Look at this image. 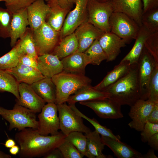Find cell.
<instances>
[{
	"label": "cell",
	"instance_id": "38",
	"mask_svg": "<svg viewBox=\"0 0 158 158\" xmlns=\"http://www.w3.org/2000/svg\"><path fill=\"white\" fill-rule=\"evenodd\" d=\"M13 13L6 8L0 7V37L10 38Z\"/></svg>",
	"mask_w": 158,
	"mask_h": 158
},
{
	"label": "cell",
	"instance_id": "39",
	"mask_svg": "<svg viewBox=\"0 0 158 158\" xmlns=\"http://www.w3.org/2000/svg\"><path fill=\"white\" fill-rule=\"evenodd\" d=\"M147 98V99L158 102V66L156 67L149 81Z\"/></svg>",
	"mask_w": 158,
	"mask_h": 158
},
{
	"label": "cell",
	"instance_id": "35",
	"mask_svg": "<svg viewBox=\"0 0 158 158\" xmlns=\"http://www.w3.org/2000/svg\"><path fill=\"white\" fill-rule=\"evenodd\" d=\"M69 105L76 114L91 124L95 128V130L101 136H107L115 140H120L121 137L119 135H114L111 130L101 125L94 118H90L85 116L76 108L75 104Z\"/></svg>",
	"mask_w": 158,
	"mask_h": 158
},
{
	"label": "cell",
	"instance_id": "31",
	"mask_svg": "<svg viewBox=\"0 0 158 158\" xmlns=\"http://www.w3.org/2000/svg\"><path fill=\"white\" fill-rule=\"evenodd\" d=\"M19 51L21 54H26L37 59L38 55L34 41L32 32L30 28L23 36L17 41Z\"/></svg>",
	"mask_w": 158,
	"mask_h": 158
},
{
	"label": "cell",
	"instance_id": "29",
	"mask_svg": "<svg viewBox=\"0 0 158 158\" xmlns=\"http://www.w3.org/2000/svg\"><path fill=\"white\" fill-rule=\"evenodd\" d=\"M78 47V40L74 32L60 40L51 54L62 59L77 51Z\"/></svg>",
	"mask_w": 158,
	"mask_h": 158
},
{
	"label": "cell",
	"instance_id": "2",
	"mask_svg": "<svg viewBox=\"0 0 158 158\" xmlns=\"http://www.w3.org/2000/svg\"><path fill=\"white\" fill-rule=\"evenodd\" d=\"M137 72V63L131 65L126 74L104 91L108 93L109 98L121 106L130 107L140 99Z\"/></svg>",
	"mask_w": 158,
	"mask_h": 158
},
{
	"label": "cell",
	"instance_id": "20",
	"mask_svg": "<svg viewBox=\"0 0 158 158\" xmlns=\"http://www.w3.org/2000/svg\"><path fill=\"white\" fill-rule=\"evenodd\" d=\"M5 71L11 75L19 83H24L30 85L45 77L37 68L19 63L16 67Z\"/></svg>",
	"mask_w": 158,
	"mask_h": 158
},
{
	"label": "cell",
	"instance_id": "12",
	"mask_svg": "<svg viewBox=\"0 0 158 158\" xmlns=\"http://www.w3.org/2000/svg\"><path fill=\"white\" fill-rule=\"evenodd\" d=\"M81 105L92 109L99 117L106 119H117L123 118L121 105L109 98L80 102Z\"/></svg>",
	"mask_w": 158,
	"mask_h": 158
},
{
	"label": "cell",
	"instance_id": "4",
	"mask_svg": "<svg viewBox=\"0 0 158 158\" xmlns=\"http://www.w3.org/2000/svg\"><path fill=\"white\" fill-rule=\"evenodd\" d=\"M36 114L17 103L11 109L0 106V115L9 122V130L15 128L18 131L27 128L37 129L38 122Z\"/></svg>",
	"mask_w": 158,
	"mask_h": 158
},
{
	"label": "cell",
	"instance_id": "32",
	"mask_svg": "<svg viewBox=\"0 0 158 158\" xmlns=\"http://www.w3.org/2000/svg\"><path fill=\"white\" fill-rule=\"evenodd\" d=\"M19 83L11 74L0 69V92H6L11 93L19 99L18 90Z\"/></svg>",
	"mask_w": 158,
	"mask_h": 158
},
{
	"label": "cell",
	"instance_id": "43",
	"mask_svg": "<svg viewBox=\"0 0 158 158\" xmlns=\"http://www.w3.org/2000/svg\"><path fill=\"white\" fill-rule=\"evenodd\" d=\"M141 132L142 141L146 142L151 136L158 133V124L147 121Z\"/></svg>",
	"mask_w": 158,
	"mask_h": 158
},
{
	"label": "cell",
	"instance_id": "23",
	"mask_svg": "<svg viewBox=\"0 0 158 158\" xmlns=\"http://www.w3.org/2000/svg\"><path fill=\"white\" fill-rule=\"evenodd\" d=\"M65 72L76 74L85 75V69L88 64L84 52L78 50L61 60Z\"/></svg>",
	"mask_w": 158,
	"mask_h": 158
},
{
	"label": "cell",
	"instance_id": "26",
	"mask_svg": "<svg viewBox=\"0 0 158 158\" xmlns=\"http://www.w3.org/2000/svg\"><path fill=\"white\" fill-rule=\"evenodd\" d=\"M109 97L107 92L97 90L90 85L78 90L69 97L66 102L69 105L78 102L103 99Z\"/></svg>",
	"mask_w": 158,
	"mask_h": 158
},
{
	"label": "cell",
	"instance_id": "33",
	"mask_svg": "<svg viewBox=\"0 0 158 158\" xmlns=\"http://www.w3.org/2000/svg\"><path fill=\"white\" fill-rule=\"evenodd\" d=\"M97 39L84 52L88 64L99 65L103 61L106 60V54Z\"/></svg>",
	"mask_w": 158,
	"mask_h": 158
},
{
	"label": "cell",
	"instance_id": "21",
	"mask_svg": "<svg viewBox=\"0 0 158 158\" xmlns=\"http://www.w3.org/2000/svg\"><path fill=\"white\" fill-rule=\"evenodd\" d=\"M27 8L13 13L10 37L11 47H14L18 40L23 36L29 25Z\"/></svg>",
	"mask_w": 158,
	"mask_h": 158
},
{
	"label": "cell",
	"instance_id": "13",
	"mask_svg": "<svg viewBox=\"0 0 158 158\" xmlns=\"http://www.w3.org/2000/svg\"><path fill=\"white\" fill-rule=\"evenodd\" d=\"M155 103L148 99H140L131 106L128 113L132 120L128 124L129 127L141 132Z\"/></svg>",
	"mask_w": 158,
	"mask_h": 158
},
{
	"label": "cell",
	"instance_id": "50",
	"mask_svg": "<svg viewBox=\"0 0 158 158\" xmlns=\"http://www.w3.org/2000/svg\"><path fill=\"white\" fill-rule=\"evenodd\" d=\"M142 158H158L154 154V150L152 148L149 150L146 154L144 155H142Z\"/></svg>",
	"mask_w": 158,
	"mask_h": 158
},
{
	"label": "cell",
	"instance_id": "18",
	"mask_svg": "<svg viewBox=\"0 0 158 158\" xmlns=\"http://www.w3.org/2000/svg\"><path fill=\"white\" fill-rule=\"evenodd\" d=\"M27 9L29 25L33 31L46 21L50 7L44 0H36Z\"/></svg>",
	"mask_w": 158,
	"mask_h": 158
},
{
	"label": "cell",
	"instance_id": "24",
	"mask_svg": "<svg viewBox=\"0 0 158 158\" xmlns=\"http://www.w3.org/2000/svg\"><path fill=\"white\" fill-rule=\"evenodd\" d=\"M131 66L127 61H121L113 69L108 72L102 80L96 86L95 89L104 91L109 87L116 83L129 71Z\"/></svg>",
	"mask_w": 158,
	"mask_h": 158
},
{
	"label": "cell",
	"instance_id": "51",
	"mask_svg": "<svg viewBox=\"0 0 158 158\" xmlns=\"http://www.w3.org/2000/svg\"><path fill=\"white\" fill-rule=\"evenodd\" d=\"M16 145L15 141L12 139H8L6 140L4 145L5 147L7 148H11Z\"/></svg>",
	"mask_w": 158,
	"mask_h": 158
},
{
	"label": "cell",
	"instance_id": "14",
	"mask_svg": "<svg viewBox=\"0 0 158 158\" xmlns=\"http://www.w3.org/2000/svg\"><path fill=\"white\" fill-rule=\"evenodd\" d=\"M18 90L20 98L16 100V103L36 113L40 112L46 102L36 94L30 85L19 83Z\"/></svg>",
	"mask_w": 158,
	"mask_h": 158
},
{
	"label": "cell",
	"instance_id": "5",
	"mask_svg": "<svg viewBox=\"0 0 158 158\" xmlns=\"http://www.w3.org/2000/svg\"><path fill=\"white\" fill-rule=\"evenodd\" d=\"M87 21L104 32H111L109 19L113 12L111 1L102 2L89 0Z\"/></svg>",
	"mask_w": 158,
	"mask_h": 158
},
{
	"label": "cell",
	"instance_id": "46",
	"mask_svg": "<svg viewBox=\"0 0 158 158\" xmlns=\"http://www.w3.org/2000/svg\"><path fill=\"white\" fill-rule=\"evenodd\" d=\"M147 121L158 124V102H156L147 118Z\"/></svg>",
	"mask_w": 158,
	"mask_h": 158
},
{
	"label": "cell",
	"instance_id": "3",
	"mask_svg": "<svg viewBox=\"0 0 158 158\" xmlns=\"http://www.w3.org/2000/svg\"><path fill=\"white\" fill-rule=\"evenodd\" d=\"M56 90V104L66 102L69 97L81 88L90 85L91 79L82 75L63 71L51 78Z\"/></svg>",
	"mask_w": 158,
	"mask_h": 158
},
{
	"label": "cell",
	"instance_id": "19",
	"mask_svg": "<svg viewBox=\"0 0 158 158\" xmlns=\"http://www.w3.org/2000/svg\"><path fill=\"white\" fill-rule=\"evenodd\" d=\"M37 61V69L45 77L51 78L63 71L61 60L51 53L38 56Z\"/></svg>",
	"mask_w": 158,
	"mask_h": 158
},
{
	"label": "cell",
	"instance_id": "48",
	"mask_svg": "<svg viewBox=\"0 0 158 158\" xmlns=\"http://www.w3.org/2000/svg\"><path fill=\"white\" fill-rule=\"evenodd\" d=\"M43 157L44 158H63L58 148L54 149Z\"/></svg>",
	"mask_w": 158,
	"mask_h": 158
},
{
	"label": "cell",
	"instance_id": "42",
	"mask_svg": "<svg viewBox=\"0 0 158 158\" xmlns=\"http://www.w3.org/2000/svg\"><path fill=\"white\" fill-rule=\"evenodd\" d=\"M36 0H4L6 8L13 13L27 8Z\"/></svg>",
	"mask_w": 158,
	"mask_h": 158
},
{
	"label": "cell",
	"instance_id": "1",
	"mask_svg": "<svg viewBox=\"0 0 158 158\" xmlns=\"http://www.w3.org/2000/svg\"><path fill=\"white\" fill-rule=\"evenodd\" d=\"M66 137L60 133L55 135H43L37 129L27 128L16 133L15 139L19 146L20 157L32 158L44 157L58 148Z\"/></svg>",
	"mask_w": 158,
	"mask_h": 158
},
{
	"label": "cell",
	"instance_id": "28",
	"mask_svg": "<svg viewBox=\"0 0 158 158\" xmlns=\"http://www.w3.org/2000/svg\"><path fill=\"white\" fill-rule=\"evenodd\" d=\"M150 34L144 27L141 26L133 46L121 61H127L131 65L137 63L144 47L145 41Z\"/></svg>",
	"mask_w": 158,
	"mask_h": 158
},
{
	"label": "cell",
	"instance_id": "7",
	"mask_svg": "<svg viewBox=\"0 0 158 158\" xmlns=\"http://www.w3.org/2000/svg\"><path fill=\"white\" fill-rule=\"evenodd\" d=\"M59 120V129L66 136L74 131L85 134L91 130L84 124L82 118L76 114L66 102L57 104Z\"/></svg>",
	"mask_w": 158,
	"mask_h": 158
},
{
	"label": "cell",
	"instance_id": "22",
	"mask_svg": "<svg viewBox=\"0 0 158 158\" xmlns=\"http://www.w3.org/2000/svg\"><path fill=\"white\" fill-rule=\"evenodd\" d=\"M102 141L118 158H142V154L120 140L101 135Z\"/></svg>",
	"mask_w": 158,
	"mask_h": 158
},
{
	"label": "cell",
	"instance_id": "25",
	"mask_svg": "<svg viewBox=\"0 0 158 158\" xmlns=\"http://www.w3.org/2000/svg\"><path fill=\"white\" fill-rule=\"evenodd\" d=\"M47 4L49 6L50 11L46 22L54 30L60 32L70 9L62 7L56 0H49Z\"/></svg>",
	"mask_w": 158,
	"mask_h": 158
},
{
	"label": "cell",
	"instance_id": "53",
	"mask_svg": "<svg viewBox=\"0 0 158 158\" xmlns=\"http://www.w3.org/2000/svg\"><path fill=\"white\" fill-rule=\"evenodd\" d=\"M11 156L9 154L0 151V158H11Z\"/></svg>",
	"mask_w": 158,
	"mask_h": 158
},
{
	"label": "cell",
	"instance_id": "52",
	"mask_svg": "<svg viewBox=\"0 0 158 158\" xmlns=\"http://www.w3.org/2000/svg\"><path fill=\"white\" fill-rule=\"evenodd\" d=\"M19 150V146L15 145L10 148L9 151L11 154L16 155L18 153Z\"/></svg>",
	"mask_w": 158,
	"mask_h": 158
},
{
	"label": "cell",
	"instance_id": "36",
	"mask_svg": "<svg viewBox=\"0 0 158 158\" xmlns=\"http://www.w3.org/2000/svg\"><path fill=\"white\" fill-rule=\"evenodd\" d=\"M141 23L151 34L158 32V8L143 13Z\"/></svg>",
	"mask_w": 158,
	"mask_h": 158
},
{
	"label": "cell",
	"instance_id": "10",
	"mask_svg": "<svg viewBox=\"0 0 158 158\" xmlns=\"http://www.w3.org/2000/svg\"><path fill=\"white\" fill-rule=\"evenodd\" d=\"M138 78L140 99L147 100L149 81L156 67L158 66L145 47L137 63Z\"/></svg>",
	"mask_w": 158,
	"mask_h": 158
},
{
	"label": "cell",
	"instance_id": "56",
	"mask_svg": "<svg viewBox=\"0 0 158 158\" xmlns=\"http://www.w3.org/2000/svg\"><path fill=\"white\" fill-rule=\"evenodd\" d=\"M4 1V0H0V1Z\"/></svg>",
	"mask_w": 158,
	"mask_h": 158
},
{
	"label": "cell",
	"instance_id": "16",
	"mask_svg": "<svg viewBox=\"0 0 158 158\" xmlns=\"http://www.w3.org/2000/svg\"><path fill=\"white\" fill-rule=\"evenodd\" d=\"M113 12L124 13L142 26L143 14L142 0H111Z\"/></svg>",
	"mask_w": 158,
	"mask_h": 158
},
{
	"label": "cell",
	"instance_id": "41",
	"mask_svg": "<svg viewBox=\"0 0 158 158\" xmlns=\"http://www.w3.org/2000/svg\"><path fill=\"white\" fill-rule=\"evenodd\" d=\"M144 47L158 63V32L150 34L145 41Z\"/></svg>",
	"mask_w": 158,
	"mask_h": 158
},
{
	"label": "cell",
	"instance_id": "37",
	"mask_svg": "<svg viewBox=\"0 0 158 158\" xmlns=\"http://www.w3.org/2000/svg\"><path fill=\"white\" fill-rule=\"evenodd\" d=\"M65 139L71 143L84 156L87 157V139L82 132L74 131L66 136Z\"/></svg>",
	"mask_w": 158,
	"mask_h": 158
},
{
	"label": "cell",
	"instance_id": "47",
	"mask_svg": "<svg viewBox=\"0 0 158 158\" xmlns=\"http://www.w3.org/2000/svg\"><path fill=\"white\" fill-rule=\"evenodd\" d=\"M148 145L154 150H158V133L151 136L147 142Z\"/></svg>",
	"mask_w": 158,
	"mask_h": 158
},
{
	"label": "cell",
	"instance_id": "17",
	"mask_svg": "<svg viewBox=\"0 0 158 158\" xmlns=\"http://www.w3.org/2000/svg\"><path fill=\"white\" fill-rule=\"evenodd\" d=\"M98 41L106 55L107 62L115 60L120 53L121 48L126 44L124 40L111 32L104 33Z\"/></svg>",
	"mask_w": 158,
	"mask_h": 158
},
{
	"label": "cell",
	"instance_id": "15",
	"mask_svg": "<svg viewBox=\"0 0 158 158\" xmlns=\"http://www.w3.org/2000/svg\"><path fill=\"white\" fill-rule=\"evenodd\" d=\"M74 32L78 40V50L84 52L95 40L99 39L104 32L87 21L80 25Z\"/></svg>",
	"mask_w": 158,
	"mask_h": 158
},
{
	"label": "cell",
	"instance_id": "44",
	"mask_svg": "<svg viewBox=\"0 0 158 158\" xmlns=\"http://www.w3.org/2000/svg\"><path fill=\"white\" fill-rule=\"evenodd\" d=\"M19 63L25 65L37 68V59L26 54H21Z\"/></svg>",
	"mask_w": 158,
	"mask_h": 158
},
{
	"label": "cell",
	"instance_id": "40",
	"mask_svg": "<svg viewBox=\"0 0 158 158\" xmlns=\"http://www.w3.org/2000/svg\"><path fill=\"white\" fill-rule=\"evenodd\" d=\"M63 158H82L84 156L65 138L58 147Z\"/></svg>",
	"mask_w": 158,
	"mask_h": 158
},
{
	"label": "cell",
	"instance_id": "34",
	"mask_svg": "<svg viewBox=\"0 0 158 158\" xmlns=\"http://www.w3.org/2000/svg\"><path fill=\"white\" fill-rule=\"evenodd\" d=\"M21 54L17 42L9 51L0 57V69L6 70L16 67L19 63Z\"/></svg>",
	"mask_w": 158,
	"mask_h": 158
},
{
	"label": "cell",
	"instance_id": "55",
	"mask_svg": "<svg viewBox=\"0 0 158 158\" xmlns=\"http://www.w3.org/2000/svg\"><path fill=\"white\" fill-rule=\"evenodd\" d=\"M97 0L100 2H106V1H111V0Z\"/></svg>",
	"mask_w": 158,
	"mask_h": 158
},
{
	"label": "cell",
	"instance_id": "49",
	"mask_svg": "<svg viewBox=\"0 0 158 158\" xmlns=\"http://www.w3.org/2000/svg\"><path fill=\"white\" fill-rule=\"evenodd\" d=\"M47 2L49 0H44ZM59 5L62 7L71 9L73 5L68 0H56Z\"/></svg>",
	"mask_w": 158,
	"mask_h": 158
},
{
	"label": "cell",
	"instance_id": "27",
	"mask_svg": "<svg viewBox=\"0 0 158 158\" xmlns=\"http://www.w3.org/2000/svg\"><path fill=\"white\" fill-rule=\"evenodd\" d=\"M30 85L36 94L46 102L55 103L56 87L51 78L45 77Z\"/></svg>",
	"mask_w": 158,
	"mask_h": 158
},
{
	"label": "cell",
	"instance_id": "54",
	"mask_svg": "<svg viewBox=\"0 0 158 158\" xmlns=\"http://www.w3.org/2000/svg\"><path fill=\"white\" fill-rule=\"evenodd\" d=\"M68 1L72 4L75 3L76 0H68Z\"/></svg>",
	"mask_w": 158,
	"mask_h": 158
},
{
	"label": "cell",
	"instance_id": "6",
	"mask_svg": "<svg viewBox=\"0 0 158 158\" xmlns=\"http://www.w3.org/2000/svg\"><path fill=\"white\" fill-rule=\"evenodd\" d=\"M111 32L125 41L126 44L135 39L140 27L126 14L113 12L109 19Z\"/></svg>",
	"mask_w": 158,
	"mask_h": 158
},
{
	"label": "cell",
	"instance_id": "30",
	"mask_svg": "<svg viewBox=\"0 0 158 158\" xmlns=\"http://www.w3.org/2000/svg\"><path fill=\"white\" fill-rule=\"evenodd\" d=\"M87 139L88 158H106L102 153L105 145L99 134L96 130L85 134Z\"/></svg>",
	"mask_w": 158,
	"mask_h": 158
},
{
	"label": "cell",
	"instance_id": "8",
	"mask_svg": "<svg viewBox=\"0 0 158 158\" xmlns=\"http://www.w3.org/2000/svg\"><path fill=\"white\" fill-rule=\"evenodd\" d=\"M32 32L38 56L51 53L60 40V32L54 30L45 21Z\"/></svg>",
	"mask_w": 158,
	"mask_h": 158
},
{
	"label": "cell",
	"instance_id": "11",
	"mask_svg": "<svg viewBox=\"0 0 158 158\" xmlns=\"http://www.w3.org/2000/svg\"><path fill=\"white\" fill-rule=\"evenodd\" d=\"M89 0H76L75 6L67 14L60 31V40L73 32L80 25L87 21Z\"/></svg>",
	"mask_w": 158,
	"mask_h": 158
},
{
	"label": "cell",
	"instance_id": "9",
	"mask_svg": "<svg viewBox=\"0 0 158 158\" xmlns=\"http://www.w3.org/2000/svg\"><path fill=\"white\" fill-rule=\"evenodd\" d=\"M57 112V105L55 103H47L44 105L38 116V126L37 129L40 134L54 135L59 133Z\"/></svg>",
	"mask_w": 158,
	"mask_h": 158
},
{
	"label": "cell",
	"instance_id": "45",
	"mask_svg": "<svg viewBox=\"0 0 158 158\" xmlns=\"http://www.w3.org/2000/svg\"><path fill=\"white\" fill-rule=\"evenodd\" d=\"M143 13L153 8H158V0H142Z\"/></svg>",
	"mask_w": 158,
	"mask_h": 158
}]
</instances>
